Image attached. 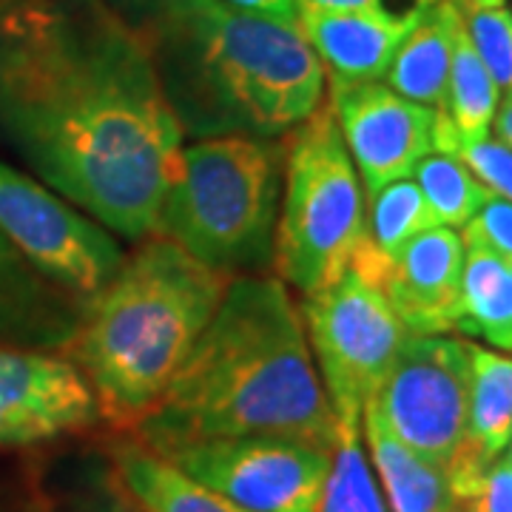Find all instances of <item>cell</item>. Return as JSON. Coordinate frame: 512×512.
<instances>
[{
	"label": "cell",
	"mask_w": 512,
	"mask_h": 512,
	"mask_svg": "<svg viewBox=\"0 0 512 512\" xmlns=\"http://www.w3.org/2000/svg\"><path fill=\"white\" fill-rule=\"evenodd\" d=\"M504 458L512 464V433H510V441H507V450H504Z\"/></svg>",
	"instance_id": "cell-34"
},
{
	"label": "cell",
	"mask_w": 512,
	"mask_h": 512,
	"mask_svg": "<svg viewBox=\"0 0 512 512\" xmlns=\"http://www.w3.org/2000/svg\"><path fill=\"white\" fill-rule=\"evenodd\" d=\"M470 3H478V6H504V0H470Z\"/></svg>",
	"instance_id": "cell-33"
},
{
	"label": "cell",
	"mask_w": 512,
	"mask_h": 512,
	"mask_svg": "<svg viewBox=\"0 0 512 512\" xmlns=\"http://www.w3.org/2000/svg\"><path fill=\"white\" fill-rule=\"evenodd\" d=\"M495 134L504 146L512 148V92L504 94V100L498 103V111H495L493 120Z\"/></svg>",
	"instance_id": "cell-31"
},
{
	"label": "cell",
	"mask_w": 512,
	"mask_h": 512,
	"mask_svg": "<svg viewBox=\"0 0 512 512\" xmlns=\"http://www.w3.org/2000/svg\"><path fill=\"white\" fill-rule=\"evenodd\" d=\"M365 225L367 239L382 254L390 256L413 237H419L421 231L436 228V217H433L416 180L402 177L367 197Z\"/></svg>",
	"instance_id": "cell-23"
},
{
	"label": "cell",
	"mask_w": 512,
	"mask_h": 512,
	"mask_svg": "<svg viewBox=\"0 0 512 512\" xmlns=\"http://www.w3.org/2000/svg\"><path fill=\"white\" fill-rule=\"evenodd\" d=\"M83 311V299L52 282L0 234V345L63 353Z\"/></svg>",
	"instance_id": "cell-14"
},
{
	"label": "cell",
	"mask_w": 512,
	"mask_h": 512,
	"mask_svg": "<svg viewBox=\"0 0 512 512\" xmlns=\"http://www.w3.org/2000/svg\"><path fill=\"white\" fill-rule=\"evenodd\" d=\"M231 279L157 234L123 259L109 285L86 302L63 350L92 387L103 419L131 433L160 402Z\"/></svg>",
	"instance_id": "cell-4"
},
{
	"label": "cell",
	"mask_w": 512,
	"mask_h": 512,
	"mask_svg": "<svg viewBox=\"0 0 512 512\" xmlns=\"http://www.w3.org/2000/svg\"><path fill=\"white\" fill-rule=\"evenodd\" d=\"M313 512H390L362 444V421H339L328 476Z\"/></svg>",
	"instance_id": "cell-22"
},
{
	"label": "cell",
	"mask_w": 512,
	"mask_h": 512,
	"mask_svg": "<svg viewBox=\"0 0 512 512\" xmlns=\"http://www.w3.org/2000/svg\"><path fill=\"white\" fill-rule=\"evenodd\" d=\"M163 458L245 512H313L328 476L330 450L305 441L248 436L194 441Z\"/></svg>",
	"instance_id": "cell-10"
},
{
	"label": "cell",
	"mask_w": 512,
	"mask_h": 512,
	"mask_svg": "<svg viewBox=\"0 0 512 512\" xmlns=\"http://www.w3.org/2000/svg\"><path fill=\"white\" fill-rule=\"evenodd\" d=\"M498 103H501V89L495 86L493 74L487 72V66L481 63V57L473 49L456 9L444 114L464 140H484V137H490Z\"/></svg>",
	"instance_id": "cell-21"
},
{
	"label": "cell",
	"mask_w": 512,
	"mask_h": 512,
	"mask_svg": "<svg viewBox=\"0 0 512 512\" xmlns=\"http://www.w3.org/2000/svg\"><path fill=\"white\" fill-rule=\"evenodd\" d=\"M373 470L390 512H453V490L447 470L413 453L396 439L373 404L362 413Z\"/></svg>",
	"instance_id": "cell-17"
},
{
	"label": "cell",
	"mask_w": 512,
	"mask_h": 512,
	"mask_svg": "<svg viewBox=\"0 0 512 512\" xmlns=\"http://www.w3.org/2000/svg\"><path fill=\"white\" fill-rule=\"evenodd\" d=\"M453 512H512V464L495 458L481 473L450 487Z\"/></svg>",
	"instance_id": "cell-27"
},
{
	"label": "cell",
	"mask_w": 512,
	"mask_h": 512,
	"mask_svg": "<svg viewBox=\"0 0 512 512\" xmlns=\"http://www.w3.org/2000/svg\"><path fill=\"white\" fill-rule=\"evenodd\" d=\"M367 237L365 191L330 106H319L285 143V185L274 265L311 296L350 271Z\"/></svg>",
	"instance_id": "cell-6"
},
{
	"label": "cell",
	"mask_w": 512,
	"mask_h": 512,
	"mask_svg": "<svg viewBox=\"0 0 512 512\" xmlns=\"http://www.w3.org/2000/svg\"><path fill=\"white\" fill-rule=\"evenodd\" d=\"M285 146L265 137L183 143L157 237L231 276L262 274L276 251Z\"/></svg>",
	"instance_id": "cell-5"
},
{
	"label": "cell",
	"mask_w": 512,
	"mask_h": 512,
	"mask_svg": "<svg viewBox=\"0 0 512 512\" xmlns=\"http://www.w3.org/2000/svg\"><path fill=\"white\" fill-rule=\"evenodd\" d=\"M328 106L367 197L410 177L419 160L433 151L436 109L404 100L379 80L330 83Z\"/></svg>",
	"instance_id": "cell-11"
},
{
	"label": "cell",
	"mask_w": 512,
	"mask_h": 512,
	"mask_svg": "<svg viewBox=\"0 0 512 512\" xmlns=\"http://www.w3.org/2000/svg\"><path fill=\"white\" fill-rule=\"evenodd\" d=\"M106 512H140L131 501H128L126 495H123V490L111 481L109 487V507H106Z\"/></svg>",
	"instance_id": "cell-32"
},
{
	"label": "cell",
	"mask_w": 512,
	"mask_h": 512,
	"mask_svg": "<svg viewBox=\"0 0 512 512\" xmlns=\"http://www.w3.org/2000/svg\"><path fill=\"white\" fill-rule=\"evenodd\" d=\"M512 433V356L470 345L467 430L456 453L490 464L504 456Z\"/></svg>",
	"instance_id": "cell-19"
},
{
	"label": "cell",
	"mask_w": 512,
	"mask_h": 512,
	"mask_svg": "<svg viewBox=\"0 0 512 512\" xmlns=\"http://www.w3.org/2000/svg\"><path fill=\"white\" fill-rule=\"evenodd\" d=\"M339 419L302 311L279 276L242 274L131 439L168 453L194 441L274 436L330 450Z\"/></svg>",
	"instance_id": "cell-2"
},
{
	"label": "cell",
	"mask_w": 512,
	"mask_h": 512,
	"mask_svg": "<svg viewBox=\"0 0 512 512\" xmlns=\"http://www.w3.org/2000/svg\"><path fill=\"white\" fill-rule=\"evenodd\" d=\"M453 23H456V3L439 0L399 43L396 55L390 60V69L384 74L387 89L427 109H447Z\"/></svg>",
	"instance_id": "cell-18"
},
{
	"label": "cell",
	"mask_w": 512,
	"mask_h": 512,
	"mask_svg": "<svg viewBox=\"0 0 512 512\" xmlns=\"http://www.w3.org/2000/svg\"><path fill=\"white\" fill-rule=\"evenodd\" d=\"M296 29L308 40L330 83L382 80L399 43L413 26L373 12L299 9Z\"/></svg>",
	"instance_id": "cell-15"
},
{
	"label": "cell",
	"mask_w": 512,
	"mask_h": 512,
	"mask_svg": "<svg viewBox=\"0 0 512 512\" xmlns=\"http://www.w3.org/2000/svg\"><path fill=\"white\" fill-rule=\"evenodd\" d=\"M92 387L66 356L0 345V447H32L89 430Z\"/></svg>",
	"instance_id": "cell-12"
},
{
	"label": "cell",
	"mask_w": 512,
	"mask_h": 512,
	"mask_svg": "<svg viewBox=\"0 0 512 512\" xmlns=\"http://www.w3.org/2000/svg\"><path fill=\"white\" fill-rule=\"evenodd\" d=\"M143 37L191 140L291 134L322 106L325 69L293 23L225 0H109Z\"/></svg>",
	"instance_id": "cell-3"
},
{
	"label": "cell",
	"mask_w": 512,
	"mask_h": 512,
	"mask_svg": "<svg viewBox=\"0 0 512 512\" xmlns=\"http://www.w3.org/2000/svg\"><path fill=\"white\" fill-rule=\"evenodd\" d=\"M461 242L464 248H487L512 259V202L490 194L461 228Z\"/></svg>",
	"instance_id": "cell-28"
},
{
	"label": "cell",
	"mask_w": 512,
	"mask_h": 512,
	"mask_svg": "<svg viewBox=\"0 0 512 512\" xmlns=\"http://www.w3.org/2000/svg\"><path fill=\"white\" fill-rule=\"evenodd\" d=\"M0 137L111 234H157L183 128L109 0H0Z\"/></svg>",
	"instance_id": "cell-1"
},
{
	"label": "cell",
	"mask_w": 512,
	"mask_h": 512,
	"mask_svg": "<svg viewBox=\"0 0 512 512\" xmlns=\"http://www.w3.org/2000/svg\"><path fill=\"white\" fill-rule=\"evenodd\" d=\"M225 3H231L237 9H245V12H254V15H262V18L293 23V26L299 20V9H302L299 0H225Z\"/></svg>",
	"instance_id": "cell-30"
},
{
	"label": "cell",
	"mask_w": 512,
	"mask_h": 512,
	"mask_svg": "<svg viewBox=\"0 0 512 512\" xmlns=\"http://www.w3.org/2000/svg\"><path fill=\"white\" fill-rule=\"evenodd\" d=\"M467 396L470 342L447 333H410L370 404L402 444L447 467L464 441Z\"/></svg>",
	"instance_id": "cell-8"
},
{
	"label": "cell",
	"mask_w": 512,
	"mask_h": 512,
	"mask_svg": "<svg viewBox=\"0 0 512 512\" xmlns=\"http://www.w3.org/2000/svg\"><path fill=\"white\" fill-rule=\"evenodd\" d=\"M456 330L512 353V259L487 248H464Z\"/></svg>",
	"instance_id": "cell-20"
},
{
	"label": "cell",
	"mask_w": 512,
	"mask_h": 512,
	"mask_svg": "<svg viewBox=\"0 0 512 512\" xmlns=\"http://www.w3.org/2000/svg\"><path fill=\"white\" fill-rule=\"evenodd\" d=\"M464 242L456 228H427L387 256L379 291L410 333L456 330Z\"/></svg>",
	"instance_id": "cell-13"
},
{
	"label": "cell",
	"mask_w": 512,
	"mask_h": 512,
	"mask_svg": "<svg viewBox=\"0 0 512 512\" xmlns=\"http://www.w3.org/2000/svg\"><path fill=\"white\" fill-rule=\"evenodd\" d=\"M458 18L470 37L473 49L493 74L495 86L504 94L512 92V12L507 6H478L470 0H456Z\"/></svg>",
	"instance_id": "cell-26"
},
{
	"label": "cell",
	"mask_w": 512,
	"mask_h": 512,
	"mask_svg": "<svg viewBox=\"0 0 512 512\" xmlns=\"http://www.w3.org/2000/svg\"><path fill=\"white\" fill-rule=\"evenodd\" d=\"M299 3L305 9H325V12H373L404 26H416L439 0H299Z\"/></svg>",
	"instance_id": "cell-29"
},
{
	"label": "cell",
	"mask_w": 512,
	"mask_h": 512,
	"mask_svg": "<svg viewBox=\"0 0 512 512\" xmlns=\"http://www.w3.org/2000/svg\"><path fill=\"white\" fill-rule=\"evenodd\" d=\"M299 311L336 419L362 421L410 330L379 288L350 271L305 296Z\"/></svg>",
	"instance_id": "cell-7"
},
{
	"label": "cell",
	"mask_w": 512,
	"mask_h": 512,
	"mask_svg": "<svg viewBox=\"0 0 512 512\" xmlns=\"http://www.w3.org/2000/svg\"><path fill=\"white\" fill-rule=\"evenodd\" d=\"M0 234L83 302L103 291L126 259L100 222L6 163H0Z\"/></svg>",
	"instance_id": "cell-9"
},
{
	"label": "cell",
	"mask_w": 512,
	"mask_h": 512,
	"mask_svg": "<svg viewBox=\"0 0 512 512\" xmlns=\"http://www.w3.org/2000/svg\"><path fill=\"white\" fill-rule=\"evenodd\" d=\"M413 177L436 217V225L444 228H464L490 197V191L456 157L441 151H430L424 160H419Z\"/></svg>",
	"instance_id": "cell-24"
},
{
	"label": "cell",
	"mask_w": 512,
	"mask_h": 512,
	"mask_svg": "<svg viewBox=\"0 0 512 512\" xmlns=\"http://www.w3.org/2000/svg\"><path fill=\"white\" fill-rule=\"evenodd\" d=\"M433 151L450 154L495 197L512 202V148L501 140H464L444 111H436Z\"/></svg>",
	"instance_id": "cell-25"
},
{
	"label": "cell",
	"mask_w": 512,
	"mask_h": 512,
	"mask_svg": "<svg viewBox=\"0 0 512 512\" xmlns=\"http://www.w3.org/2000/svg\"><path fill=\"white\" fill-rule=\"evenodd\" d=\"M111 481L140 512H245L137 439L109 447Z\"/></svg>",
	"instance_id": "cell-16"
}]
</instances>
